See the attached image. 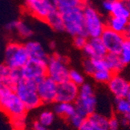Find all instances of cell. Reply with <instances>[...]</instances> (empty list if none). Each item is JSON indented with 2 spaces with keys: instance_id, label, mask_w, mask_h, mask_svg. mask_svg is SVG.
Listing matches in <instances>:
<instances>
[{
  "instance_id": "cell-35",
  "label": "cell",
  "mask_w": 130,
  "mask_h": 130,
  "mask_svg": "<svg viewBox=\"0 0 130 130\" xmlns=\"http://www.w3.org/2000/svg\"><path fill=\"white\" fill-rule=\"evenodd\" d=\"M84 69L85 73L90 76H92L94 73V69L92 66L91 61H90V58H87V59L84 61Z\"/></svg>"
},
{
  "instance_id": "cell-27",
  "label": "cell",
  "mask_w": 130,
  "mask_h": 130,
  "mask_svg": "<svg viewBox=\"0 0 130 130\" xmlns=\"http://www.w3.org/2000/svg\"><path fill=\"white\" fill-rule=\"evenodd\" d=\"M115 108L118 113L123 115L130 111V103L126 98H115Z\"/></svg>"
},
{
  "instance_id": "cell-13",
  "label": "cell",
  "mask_w": 130,
  "mask_h": 130,
  "mask_svg": "<svg viewBox=\"0 0 130 130\" xmlns=\"http://www.w3.org/2000/svg\"><path fill=\"white\" fill-rule=\"evenodd\" d=\"M108 119L104 115L93 112L88 115L78 130H108Z\"/></svg>"
},
{
  "instance_id": "cell-18",
  "label": "cell",
  "mask_w": 130,
  "mask_h": 130,
  "mask_svg": "<svg viewBox=\"0 0 130 130\" xmlns=\"http://www.w3.org/2000/svg\"><path fill=\"white\" fill-rule=\"evenodd\" d=\"M104 59L107 63L108 69L111 72H112L113 74H119L125 66L122 61L121 57L119 54L108 53L105 55Z\"/></svg>"
},
{
  "instance_id": "cell-25",
  "label": "cell",
  "mask_w": 130,
  "mask_h": 130,
  "mask_svg": "<svg viewBox=\"0 0 130 130\" xmlns=\"http://www.w3.org/2000/svg\"><path fill=\"white\" fill-rule=\"evenodd\" d=\"M113 75L114 74L112 73V72H111L109 69H101L96 70L92 75V76L97 82L107 84L111 79Z\"/></svg>"
},
{
  "instance_id": "cell-24",
  "label": "cell",
  "mask_w": 130,
  "mask_h": 130,
  "mask_svg": "<svg viewBox=\"0 0 130 130\" xmlns=\"http://www.w3.org/2000/svg\"><path fill=\"white\" fill-rule=\"evenodd\" d=\"M58 9L63 10L69 8L84 6L86 3V0H57Z\"/></svg>"
},
{
  "instance_id": "cell-19",
  "label": "cell",
  "mask_w": 130,
  "mask_h": 130,
  "mask_svg": "<svg viewBox=\"0 0 130 130\" xmlns=\"http://www.w3.org/2000/svg\"><path fill=\"white\" fill-rule=\"evenodd\" d=\"M110 15L116 17H122L130 20V9L125 4V1L113 0Z\"/></svg>"
},
{
  "instance_id": "cell-1",
  "label": "cell",
  "mask_w": 130,
  "mask_h": 130,
  "mask_svg": "<svg viewBox=\"0 0 130 130\" xmlns=\"http://www.w3.org/2000/svg\"><path fill=\"white\" fill-rule=\"evenodd\" d=\"M83 7L79 6L63 10H58L61 13L63 19L64 31L73 37L76 36V35L87 36Z\"/></svg>"
},
{
  "instance_id": "cell-39",
  "label": "cell",
  "mask_w": 130,
  "mask_h": 130,
  "mask_svg": "<svg viewBox=\"0 0 130 130\" xmlns=\"http://www.w3.org/2000/svg\"><path fill=\"white\" fill-rule=\"evenodd\" d=\"M124 35H125V38L126 39L130 40V20H129L128 22V24H127L125 31V33H124Z\"/></svg>"
},
{
  "instance_id": "cell-43",
  "label": "cell",
  "mask_w": 130,
  "mask_h": 130,
  "mask_svg": "<svg viewBox=\"0 0 130 130\" xmlns=\"http://www.w3.org/2000/svg\"></svg>"
},
{
  "instance_id": "cell-22",
  "label": "cell",
  "mask_w": 130,
  "mask_h": 130,
  "mask_svg": "<svg viewBox=\"0 0 130 130\" xmlns=\"http://www.w3.org/2000/svg\"><path fill=\"white\" fill-rule=\"evenodd\" d=\"M76 111L74 103H66V102H56L54 106V112L61 117L69 118L73 115Z\"/></svg>"
},
{
  "instance_id": "cell-12",
  "label": "cell",
  "mask_w": 130,
  "mask_h": 130,
  "mask_svg": "<svg viewBox=\"0 0 130 130\" xmlns=\"http://www.w3.org/2000/svg\"><path fill=\"white\" fill-rule=\"evenodd\" d=\"M79 87L69 80L58 84L55 102L74 103L78 98Z\"/></svg>"
},
{
  "instance_id": "cell-40",
  "label": "cell",
  "mask_w": 130,
  "mask_h": 130,
  "mask_svg": "<svg viewBox=\"0 0 130 130\" xmlns=\"http://www.w3.org/2000/svg\"><path fill=\"white\" fill-rule=\"evenodd\" d=\"M128 101H129V103H130V90H129V91H128V94H127V96H126V98H125Z\"/></svg>"
},
{
  "instance_id": "cell-29",
  "label": "cell",
  "mask_w": 130,
  "mask_h": 130,
  "mask_svg": "<svg viewBox=\"0 0 130 130\" xmlns=\"http://www.w3.org/2000/svg\"><path fill=\"white\" fill-rule=\"evenodd\" d=\"M69 80L79 87L84 84V76L76 69H70L69 73Z\"/></svg>"
},
{
  "instance_id": "cell-41",
  "label": "cell",
  "mask_w": 130,
  "mask_h": 130,
  "mask_svg": "<svg viewBox=\"0 0 130 130\" xmlns=\"http://www.w3.org/2000/svg\"><path fill=\"white\" fill-rule=\"evenodd\" d=\"M104 1H111V0H104Z\"/></svg>"
},
{
  "instance_id": "cell-11",
  "label": "cell",
  "mask_w": 130,
  "mask_h": 130,
  "mask_svg": "<svg viewBox=\"0 0 130 130\" xmlns=\"http://www.w3.org/2000/svg\"><path fill=\"white\" fill-rule=\"evenodd\" d=\"M58 84L46 76L37 84V91L42 104L55 102Z\"/></svg>"
},
{
  "instance_id": "cell-8",
  "label": "cell",
  "mask_w": 130,
  "mask_h": 130,
  "mask_svg": "<svg viewBox=\"0 0 130 130\" xmlns=\"http://www.w3.org/2000/svg\"><path fill=\"white\" fill-rule=\"evenodd\" d=\"M28 13L38 20L44 21L51 13L58 10L57 0H25Z\"/></svg>"
},
{
  "instance_id": "cell-28",
  "label": "cell",
  "mask_w": 130,
  "mask_h": 130,
  "mask_svg": "<svg viewBox=\"0 0 130 130\" xmlns=\"http://www.w3.org/2000/svg\"><path fill=\"white\" fill-rule=\"evenodd\" d=\"M119 55L125 65H127L130 62V40L125 38L122 46Z\"/></svg>"
},
{
  "instance_id": "cell-38",
  "label": "cell",
  "mask_w": 130,
  "mask_h": 130,
  "mask_svg": "<svg viewBox=\"0 0 130 130\" xmlns=\"http://www.w3.org/2000/svg\"><path fill=\"white\" fill-rule=\"evenodd\" d=\"M112 1H113V0H111V1H104V3H103V8H104V9L105 11L108 12V13H110V11L111 9Z\"/></svg>"
},
{
  "instance_id": "cell-42",
  "label": "cell",
  "mask_w": 130,
  "mask_h": 130,
  "mask_svg": "<svg viewBox=\"0 0 130 130\" xmlns=\"http://www.w3.org/2000/svg\"><path fill=\"white\" fill-rule=\"evenodd\" d=\"M120 1H125V0H120Z\"/></svg>"
},
{
  "instance_id": "cell-30",
  "label": "cell",
  "mask_w": 130,
  "mask_h": 130,
  "mask_svg": "<svg viewBox=\"0 0 130 130\" xmlns=\"http://www.w3.org/2000/svg\"><path fill=\"white\" fill-rule=\"evenodd\" d=\"M90 61L92 63V66L94 69V72L96 70H101V69H108L107 63L104 59V58H90Z\"/></svg>"
},
{
  "instance_id": "cell-17",
  "label": "cell",
  "mask_w": 130,
  "mask_h": 130,
  "mask_svg": "<svg viewBox=\"0 0 130 130\" xmlns=\"http://www.w3.org/2000/svg\"><path fill=\"white\" fill-rule=\"evenodd\" d=\"M6 29L9 31L16 30L23 38H29L32 36L33 30L27 23L23 20H13L6 24Z\"/></svg>"
},
{
  "instance_id": "cell-14",
  "label": "cell",
  "mask_w": 130,
  "mask_h": 130,
  "mask_svg": "<svg viewBox=\"0 0 130 130\" xmlns=\"http://www.w3.org/2000/svg\"><path fill=\"white\" fill-rule=\"evenodd\" d=\"M82 50L88 58H104L108 54V51L101 38H89Z\"/></svg>"
},
{
  "instance_id": "cell-9",
  "label": "cell",
  "mask_w": 130,
  "mask_h": 130,
  "mask_svg": "<svg viewBox=\"0 0 130 130\" xmlns=\"http://www.w3.org/2000/svg\"><path fill=\"white\" fill-rule=\"evenodd\" d=\"M100 38L107 49L108 53L119 55L123 42L125 40V35L123 34L115 32L110 28L105 27Z\"/></svg>"
},
{
  "instance_id": "cell-20",
  "label": "cell",
  "mask_w": 130,
  "mask_h": 130,
  "mask_svg": "<svg viewBox=\"0 0 130 130\" xmlns=\"http://www.w3.org/2000/svg\"><path fill=\"white\" fill-rule=\"evenodd\" d=\"M44 22H46L49 27L57 32H62L64 31V22L61 13L59 11L56 10L51 13L47 18L45 19Z\"/></svg>"
},
{
  "instance_id": "cell-21",
  "label": "cell",
  "mask_w": 130,
  "mask_h": 130,
  "mask_svg": "<svg viewBox=\"0 0 130 130\" xmlns=\"http://www.w3.org/2000/svg\"><path fill=\"white\" fill-rule=\"evenodd\" d=\"M128 20H129L125 19V18L116 17L111 16L107 21V24H106L107 26L106 27L110 28L111 30H112L115 32L124 34Z\"/></svg>"
},
{
  "instance_id": "cell-3",
  "label": "cell",
  "mask_w": 130,
  "mask_h": 130,
  "mask_svg": "<svg viewBox=\"0 0 130 130\" xmlns=\"http://www.w3.org/2000/svg\"><path fill=\"white\" fill-rule=\"evenodd\" d=\"M69 60L60 54H54L48 57L46 63L47 76L57 84L69 80Z\"/></svg>"
},
{
  "instance_id": "cell-32",
  "label": "cell",
  "mask_w": 130,
  "mask_h": 130,
  "mask_svg": "<svg viewBox=\"0 0 130 130\" xmlns=\"http://www.w3.org/2000/svg\"><path fill=\"white\" fill-rule=\"evenodd\" d=\"M88 41V38L85 35H76L73 37V44L78 49H83Z\"/></svg>"
},
{
  "instance_id": "cell-36",
  "label": "cell",
  "mask_w": 130,
  "mask_h": 130,
  "mask_svg": "<svg viewBox=\"0 0 130 130\" xmlns=\"http://www.w3.org/2000/svg\"><path fill=\"white\" fill-rule=\"evenodd\" d=\"M119 122L123 125H128L130 127V111L122 115V118Z\"/></svg>"
},
{
  "instance_id": "cell-10",
  "label": "cell",
  "mask_w": 130,
  "mask_h": 130,
  "mask_svg": "<svg viewBox=\"0 0 130 130\" xmlns=\"http://www.w3.org/2000/svg\"><path fill=\"white\" fill-rule=\"evenodd\" d=\"M22 79L38 83L47 76L46 62L30 59L20 69Z\"/></svg>"
},
{
  "instance_id": "cell-4",
  "label": "cell",
  "mask_w": 130,
  "mask_h": 130,
  "mask_svg": "<svg viewBox=\"0 0 130 130\" xmlns=\"http://www.w3.org/2000/svg\"><path fill=\"white\" fill-rule=\"evenodd\" d=\"M4 58L5 64L10 69H21L30 60L25 45L17 42H10L6 45Z\"/></svg>"
},
{
  "instance_id": "cell-34",
  "label": "cell",
  "mask_w": 130,
  "mask_h": 130,
  "mask_svg": "<svg viewBox=\"0 0 130 130\" xmlns=\"http://www.w3.org/2000/svg\"><path fill=\"white\" fill-rule=\"evenodd\" d=\"M119 120L116 117H111L110 119H108V130H118L119 128Z\"/></svg>"
},
{
  "instance_id": "cell-26",
  "label": "cell",
  "mask_w": 130,
  "mask_h": 130,
  "mask_svg": "<svg viewBox=\"0 0 130 130\" xmlns=\"http://www.w3.org/2000/svg\"><path fill=\"white\" fill-rule=\"evenodd\" d=\"M55 121V114L52 111L49 110H44L43 111L38 117V122L41 123V125L46 126V127H49L51 126Z\"/></svg>"
},
{
  "instance_id": "cell-5",
  "label": "cell",
  "mask_w": 130,
  "mask_h": 130,
  "mask_svg": "<svg viewBox=\"0 0 130 130\" xmlns=\"http://www.w3.org/2000/svg\"><path fill=\"white\" fill-rule=\"evenodd\" d=\"M74 105L76 111L85 118L95 112L97 99L90 84L84 83L79 87L78 98L74 102Z\"/></svg>"
},
{
  "instance_id": "cell-2",
  "label": "cell",
  "mask_w": 130,
  "mask_h": 130,
  "mask_svg": "<svg viewBox=\"0 0 130 130\" xmlns=\"http://www.w3.org/2000/svg\"><path fill=\"white\" fill-rule=\"evenodd\" d=\"M14 92L27 111L38 108L42 104L37 91V83L21 79L15 85Z\"/></svg>"
},
{
  "instance_id": "cell-15",
  "label": "cell",
  "mask_w": 130,
  "mask_h": 130,
  "mask_svg": "<svg viewBox=\"0 0 130 130\" xmlns=\"http://www.w3.org/2000/svg\"><path fill=\"white\" fill-rule=\"evenodd\" d=\"M108 84L109 90L117 98H125L130 90V84L119 74H114Z\"/></svg>"
},
{
  "instance_id": "cell-33",
  "label": "cell",
  "mask_w": 130,
  "mask_h": 130,
  "mask_svg": "<svg viewBox=\"0 0 130 130\" xmlns=\"http://www.w3.org/2000/svg\"><path fill=\"white\" fill-rule=\"evenodd\" d=\"M13 124L17 128V130H23L24 128V125L26 124L25 122V117H21V118H16V119H13Z\"/></svg>"
},
{
  "instance_id": "cell-7",
  "label": "cell",
  "mask_w": 130,
  "mask_h": 130,
  "mask_svg": "<svg viewBox=\"0 0 130 130\" xmlns=\"http://www.w3.org/2000/svg\"><path fill=\"white\" fill-rule=\"evenodd\" d=\"M83 9L85 30L87 38H100L106 27L104 20L98 12L87 3L84 6Z\"/></svg>"
},
{
  "instance_id": "cell-37",
  "label": "cell",
  "mask_w": 130,
  "mask_h": 130,
  "mask_svg": "<svg viewBox=\"0 0 130 130\" xmlns=\"http://www.w3.org/2000/svg\"><path fill=\"white\" fill-rule=\"evenodd\" d=\"M33 130H49L48 127H46L41 123H39L38 121L35 122L33 125Z\"/></svg>"
},
{
  "instance_id": "cell-31",
  "label": "cell",
  "mask_w": 130,
  "mask_h": 130,
  "mask_svg": "<svg viewBox=\"0 0 130 130\" xmlns=\"http://www.w3.org/2000/svg\"><path fill=\"white\" fill-rule=\"evenodd\" d=\"M85 119H86L85 117L81 115L78 112L75 111V113L73 115H71L68 119H69V122L71 123V125H73L74 127H76V128H78L82 125V123L84 122V121L85 120Z\"/></svg>"
},
{
  "instance_id": "cell-23",
  "label": "cell",
  "mask_w": 130,
  "mask_h": 130,
  "mask_svg": "<svg viewBox=\"0 0 130 130\" xmlns=\"http://www.w3.org/2000/svg\"><path fill=\"white\" fill-rule=\"evenodd\" d=\"M11 69L5 64H0V84L7 86L14 90L15 84L11 79Z\"/></svg>"
},
{
  "instance_id": "cell-16",
  "label": "cell",
  "mask_w": 130,
  "mask_h": 130,
  "mask_svg": "<svg viewBox=\"0 0 130 130\" xmlns=\"http://www.w3.org/2000/svg\"><path fill=\"white\" fill-rule=\"evenodd\" d=\"M24 45L30 59L47 63L49 56L41 43L36 41H29Z\"/></svg>"
},
{
  "instance_id": "cell-6",
  "label": "cell",
  "mask_w": 130,
  "mask_h": 130,
  "mask_svg": "<svg viewBox=\"0 0 130 130\" xmlns=\"http://www.w3.org/2000/svg\"><path fill=\"white\" fill-rule=\"evenodd\" d=\"M0 109L6 112L12 119L25 117L27 111L13 90H7L0 93Z\"/></svg>"
}]
</instances>
